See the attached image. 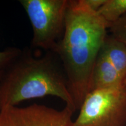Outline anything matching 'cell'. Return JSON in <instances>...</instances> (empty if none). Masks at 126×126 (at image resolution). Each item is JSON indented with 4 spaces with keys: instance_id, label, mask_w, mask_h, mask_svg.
<instances>
[{
    "instance_id": "obj_8",
    "label": "cell",
    "mask_w": 126,
    "mask_h": 126,
    "mask_svg": "<svg viewBox=\"0 0 126 126\" xmlns=\"http://www.w3.org/2000/svg\"><path fill=\"white\" fill-rule=\"evenodd\" d=\"M97 13L109 26L126 14V0H106Z\"/></svg>"
},
{
    "instance_id": "obj_11",
    "label": "cell",
    "mask_w": 126,
    "mask_h": 126,
    "mask_svg": "<svg viewBox=\"0 0 126 126\" xmlns=\"http://www.w3.org/2000/svg\"><path fill=\"white\" fill-rule=\"evenodd\" d=\"M86 5L94 11L97 12L106 0H84Z\"/></svg>"
},
{
    "instance_id": "obj_13",
    "label": "cell",
    "mask_w": 126,
    "mask_h": 126,
    "mask_svg": "<svg viewBox=\"0 0 126 126\" xmlns=\"http://www.w3.org/2000/svg\"><path fill=\"white\" fill-rule=\"evenodd\" d=\"M123 90L124 91V92L126 93V79H125V81H124V82Z\"/></svg>"
},
{
    "instance_id": "obj_1",
    "label": "cell",
    "mask_w": 126,
    "mask_h": 126,
    "mask_svg": "<svg viewBox=\"0 0 126 126\" xmlns=\"http://www.w3.org/2000/svg\"><path fill=\"white\" fill-rule=\"evenodd\" d=\"M109 24L84 0H69L65 28L54 52L59 56L76 110L91 92L93 70Z\"/></svg>"
},
{
    "instance_id": "obj_5",
    "label": "cell",
    "mask_w": 126,
    "mask_h": 126,
    "mask_svg": "<svg viewBox=\"0 0 126 126\" xmlns=\"http://www.w3.org/2000/svg\"><path fill=\"white\" fill-rule=\"evenodd\" d=\"M74 113L66 106L61 110L36 103L25 108L7 106L0 109V126H75Z\"/></svg>"
},
{
    "instance_id": "obj_3",
    "label": "cell",
    "mask_w": 126,
    "mask_h": 126,
    "mask_svg": "<svg viewBox=\"0 0 126 126\" xmlns=\"http://www.w3.org/2000/svg\"><path fill=\"white\" fill-rule=\"evenodd\" d=\"M68 1H19L32 26L34 47L54 53L64 33Z\"/></svg>"
},
{
    "instance_id": "obj_7",
    "label": "cell",
    "mask_w": 126,
    "mask_h": 126,
    "mask_svg": "<svg viewBox=\"0 0 126 126\" xmlns=\"http://www.w3.org/2000/svg\"><path fill=\"white\" fill-rule=\"evenodd\" d=\"M100 53L103 54L125 81L126 79V45L113 36L108 35Z\"/></svg>"
},
{
    "instance_id": "obj_4",
    "label": "cell",
    "mask_w": 126,
    "mask_h": 126,
    "mask_svg": "<svg viewBox=\"0 0 126 126\" xmlns=\"http://www.w3.org/2000/svg\"><path fill=\"white\" fill-rule=\"evenodd\" d=\"M75 126H126V93L123 89L91 91Z\"/></svg>"
},
{
    "instance_id": "obj_9",
    "label": "cell",
    "mask_w": 126,
    "mask_h": 126,
    "mask_svg": "<svg viewBox=\"0 0 126 126\" xmlns=\"http://www.w3.org/2000/svg\"><path fill=\"white\" fill-rule=\"evenodd\" d=\"M111 35L126 45V14L109 26Z\"/></svg>"
},
{
    "instance_id": "obj_10",
    "label": "cell",
    "mask_w": 126,
    "mask_h": 126,
    "mask_svg": "<svg viewBox=\"0 0 126 126\" xmlns=\"http://www.w3.org/2000/svg\"><path fill=\"white\" fill-rule=\"evenodd\" d=\"M21 55V51L16 48H8L0 51V71H4Z\"/></svg>"
},
{
    "instance_id": "obj_6",
    "label": "cell",
    "mask_w": 126,
    "mask_h": 126,
    "mask_svg": "<svg viewBox=\"0 0 126 126\" xmlns=\"http://www.w3.org/2000/svg\"><path fill=\"white\" fill-rule=\"evenodd\" d=\"M124 80L107 58L99 53L93 70L91 91L123 89Z\"/></svg>"
},
{
    "instance_id": "obj_2",
    "label": "cell",
    "mask_w": 126,
    "mask_h": 126,
    "mask_svg": "<svg viewBox=\"0 0 126 126\" xmlns=\"http://www.w3.org/2000/svg\"><path fill=\"white\" fill-rule=\"evenodd\" d=\"M21 56V55H20ZM20 56L0 82V109L29 99L53 96L76 111L61 64L48 54L40 57Z\"/></svg>"
},
{
    "instance_id": "obj_12",
    "label": "cell",
    "mask_w": 126,
    "mask_h": 126,
    "mask_svg": "<svg viewBox=\"0 0 126 126\" xmlns=\"http://www.w3.org/2000/svg\"><path fill=\"white\" fill-rule=\"evenodd\" d=\"M4 72H5V70L1 71H0V82H1V79H2L3 75L4 74Z\"/></svg>"
}]
</instances>
